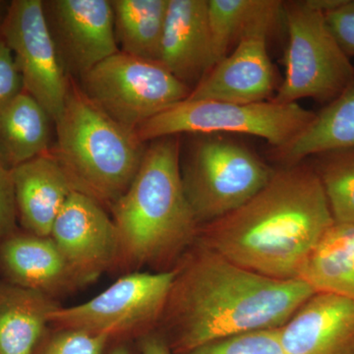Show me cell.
I'll list each match as a JSON object with an SVG mask.
<instances>
[{
    "instance_id": "cell-1",
    "label": "cell",
    "mask_w": 354,
    "mask_h": 354,
    "mask_svg": "<svg viewBox=\"0 0 354 354\" xmlns=\"http://www.w3.org/2000/svg\"><path fill=\"white\" fill-rule=\"evenodd\" d=\"M158 334L174 354L278 329L315 291L302 279L262 276L195 242L174 268Z\"/></svg>"
},
{
    "instance_id": "cell-2",
    "label": "cell",
    "mask_w": 354,
    "mask_h": 354,
    "mask_svg": "<svg viewBox=\"0 0 354 354\" xmlns=\"http://www.w3.org/2000/svg\"><path fill=\"white\" fill-rule=\"evenodd\" d=\"M335 221L311 165L276 169L271 180L232 213L199 227L197 241L249 271L299 279Z\"/></svg>"
},
{
    "instance_id": "cell-3",
    "label": "cell",
    "mask_w": 354,
    "mask_h": 354,
    "mask_svg": "<svg viewBox=\"0 0 354 354\" xmlns=\"http://www.w3.org/2000/svg\"><path fill=\"white\" fill-rule=\"evenodd\" d=\"M178 137L149 142L132 183L111 208L118 242L113 270L171 271L197 241L200 227L184 193Z\"/></svg>"
},
{
    "instance_id": "cell-4",
    "label": "cell",
    "mask_w": 354,
    "mask_h": 354,
    "mask_svg": "<svg viewBox=\"0 0 354 354\" xmlns=\"http://www.w3.org/2000/svg\"><path fill=\"white\" fill-rule=\"evenodd\" d=\"M55 125L51 151L76 190L111 208L138 172L147 144L90 101L72 78Z\"/></svg>"
},
{
    "instance_id": "cell-5",
    "label": "cell",
    "mask_w": 354,
    "mask_h": 354,
    "mask_svg": "<svg viewBox=\"0 0 354 354\" xmlns=\"http://www.w3.org/2000/svg\"><path fill=\"white\" fill-rule=\"evenodd\" d=\"M180 152L184 193L199 227L232 213L267 185L276 169L220 134L194 135Z\"/></svg>"
},
{
    "instance_id": "cell-6",
    "label": "cell",
    "mask_w": 354,
    "mask_h": 354,
    "mask_svg": "<svg viewBox=\"0 0 354 354\" xmlns=\"http://www.w3.org/2000/svg\"><path fill=\"white\" fill-rule=\"evenodd\" d=\"M334 0L283 2L288 30L283 64L286 76L272 101L295 104L299 100L334 101L354 77V65L337 43L325 11Z\"/></svg>"
},
{
    "instance_id": "cell-7",
    "label": "cell",
    "mask_w": 354,
    "mask_h": 354,
    "mask_svg": "<svg viewBox=\"0 0 354 354\" xmlns=\"http://www.w3.org/2000/svg\"><path fill=\"white\" fill-rule=\"evenodd\" d=\"M316 113L295 104L270 101L234 104L189 100L147 120L137 129L143 143L181 134H242L266 140L274 150L291 143L309 127Z\"/></svg>"
},
{
    "instance_id": "cell-8",
    "label": "cell",
    "mask_w": 354,
    "mask_h": 354,
    "mask_svg": "<svg viewBox=\"0 0 354 354\" xmlns=\"http://www.w3.org/2000/svg\"><path fill=\"white\" fill-rule=\"evenodd\" d=\"M78 81L90 101L133 132L147 120L187 99L192 91L160 62L121 51Z\"/></svg>"
},
{
    "instance_id": "cell-9",
    "label": "cell",
    "mask_w": 354,
    "mask_h": 354,
    "mask_svg": "<svg viewBox=\"0 0 354 354\" xmlns=\"http://www.w3.org/2000/svg\"><path fill=\"white\" fill-rule=\"evenodd\" d=\"M174 270L123 274L106 290L75 306H59L51 313L55 329L84 330L109 339L148 334L162 318Z\"/></svg>"
},
{
    "instance_id": "cell-10",
    "label": "cell",
    "mask_w": 354,
    "mask_h": 354,
    "mask_svg": "<svg viewBox=\"0 0 354 354\" xmlns=\"http://www.w3.org/2000/svg\"><path fill=\"white\" fill-rule=\"evenodd\" d=\"M0 38L12 51L24 91L57 122L64 111L67 76L44 15L43 0H13L7 7Z\"/></svg>"
},
{
    "instance_id": "cell-11",
    "label": "cell",
    "mask_w": 354,
    "mask_h": 354,
    "mask_svg": "<svg viewBox=\"0 0 354 354\" xmlns=\"http://www.w3.org/2000/svg\"><path fill=\"white\" fill-rule=\"evenodd\" d=\"M44 10L69 78L78 81L120 51L111 0H48Z\"/></svg>"
},
{
    "instance_id": "cell-12",
    "label": "cell",
    "mask_w": 354,
    "mask_h": 354,
    "mask_svg": "<svg viewBox=\"0 0 354 354\" xmlns=\"http://www.w3.org/2000/svg\"><path fill=\"white\" fill-rule=\"evenodd\" d=\"M50 237L64 255L79 286L93 283L115 267L118 234L101 203L73 191L55 221Z\"/></svg>"
},
{
    "instance_id": "cell-13",
    "label": "cell",
    "mask_w": 354,
    "mask_h": 354,
    "mask_svg": "<svg viewBox=\"0 0 354 354\" xmlns=\"http://www.w3.org/2000/svg\"><path fill=\"white\" fill-rule=\"evenodd\" d=\"M274 27L261 25L248 32L227 57L214 65L187 99L234 104L270 101L277 81L267 39Z\"/></svg>"
},
{
    "instance_id": "cell-14",
    "label": "cell",
    "mask_w": 354,
    "mask_h": 354,
    "mask_svg": "<svg viewBox=\"0 0 354 354\" xmlns=\"http://www.w3.org/2000/svg\"><path fill=\"white\" fill-rule=\"evenodd\" d=\"M288 354H354V302L314 292L279 328Z\"/></svg>"
},
{
    "instance_id": "cell-15",
    "label": "cell",
    "mask_w": 354,
    "mask_h": 354,
    "mask_svg": "<svg viewBox=\"0 0 354 354\" xmlns=\"http://www.w3.org/2000/svg\"><path fill=\"white\" fill-rule=\"evenodd\" d=\"M158 62L191 88L213 68L208 0H169Z\"/></svg>"
},
{
    "instance_id": "cell-16",
    "label": "cell",
    "mask_w": 354,
    "mask_h": 354,
    "mask_svg": "<svg viewBox=\"0 0 354 354\" xmlns=\"http://www.w3.org/2000/svg\"><path fill=\"white\" fill-rule=\"evenodd\" d=\"M18 223L22 230L50 236L55 221L76 190L53 151L11 169Z\"/></svg>"
},
{
    "instance_id": "cell-17",
    "label": "cell",
    "mask_w": 354,
    "mask_h": 354,
    "mask_svg": "<svg viewBox=\"0 0 354 354\" xmlns=\"http://www.w3.org/2000/svg\"><path fill=\"white\" fill-rule=\"evenodd\" d=\"M0 272L6 283L57 299L80 288L50 236L16 230L0 242Z\"/></svg>"
},
{
    "instance_id": "cell-18",
    "label": "cell",
    "mask_w": 354,
    "mask_h": 354,
    "mask_svg": "<svg viewBox=\"0 0 354 354\" xmlns=\"http://www.w3.org/2000/svg\"><path fill=\"white\" fill-rule=\"evenodd\" d=\"M59 306L39 291L0 283V354H35Z\"/></svg>"
},
{
    "instance_id": "cell-19",
    "label": "cell",
    "mask_w": 354,
    "mask_h": 354,
    "mask_svg": "<svg viewBox=\"0 0 354 354\" xmlns=\"http://www.w3.org/2000/svg\"><path fill=\"white\" fill-rule=\"evenodd\" d=\"M348 148H354V77L339 97L316 113L304 132L274 153L281 167H291L318 153Z\"/></svg>"
},
{
    "instance_id": "cell-20",
    "label": "cell",
    "mask_w": 354,
    "mask_h": 354,
    "mask_svg": "<svg viewBox=\"0 0 354 354\" xmlns=\"http://www.w3.org/2000/svg\"><path fill=\"white\" fill-rule=\"evenodd\" d=\"M50 114L23 91L0 109V158L9 169L50 151Z\"/></svg>"
},
{
    "instance_id": "cell-21",
    "label": "cell",
    "mask_w": 354,
    "mask_h": 354,
    "mask_svg": "<svg viewBox=\"0 0 354 354\" xmlns=\"http://www.w3.org/2000/svg\"><path fill=\"white\" fill-rule=\"evenodd\" d=\"M299 279L315 292L341 295L354 302V223H334L309 256Z\"/></svg>"
},
{
    "instance_id": "cell-22",
    "label": "cell",
    "mask_w": 354,
    "mask_h": 354,
    "mask_svg": "<svg viewBox=\"0 0 354 354\" xmlns=\"http://www.w3.org/2000/svg\"><path fill=\"white\" fill-rule=\"evenodd\" d=\"M283 7L279 0H208L214 65L256 28L276 26L283 17Z\"/></svg>"
},
{
    "instance_id": "cell-23",
    "label": "cell",
    "mask_w": 354,
    "mask_h": 354,
    "mask_svg": "<svg viewBox=\"0 0 354 354\" xmlns=\"http://www.w3.org/2000/svg\"><path fill=\"white\" fill-rule=\"evenodd\" d=\"M118 50L158 62L169 0H111Z\"/></svg>"
},
{
    "instance_id": "cell-24",
    "label": "cell",
    "mask_w": 354,
    "mask_h": 354,
    "mask_svg": "<svg viewBox=\"0 0 354 354\" xmlns=\"http://www.w3.org/2000/svg\"><path fill=\"white\" fill-rule=\"evenodd\" d=\"M335 223H354V148L311 157Z\"/></svg>"
},
{
    "instance_id": "cell-25",
    "label": "cell",
    "mask_w": 354,
    "mask_h": 354,
    "mask_svg": "<svg viewBox=\"0 0 354 354\" xmlns=\"http://www.w3.org/2000/svg\"><path fill=\"white\" fill-rule=\"evenodd\" d=\"M184 354H288L278 329L255 330L206 344Z\"/></svg>"
},
{
    "instance_id": "cell-26",
    "label": "cell",
    "mask_w": 354,
    "mask_h": 354,
    "mask_svg": "<svg viewBox=\"0 0 354 354\" xmlns=\"http://www.w3.org/2000/svg\"><path fill=\"white\" fill-rule=\"evenodd\" d=\"M109 342L106 335L55 328L44 334L35 354H104Z\"/></svg>"
},
{
    "instance_id": "cell-27",
    "label": "cell",
    "mask_w": 354,
    "mask_h": 354,
    "mask_svg": "<svg viewBox=\"0 0 354 354\" xmlns=\"http://www.w3.org/2000/svg\"><path fill=\"white\" fill-rule=\"evenodd\" d=\"M325 15L342 50L349 58L354 57V0H337Z\"/></svg>"
},
{
    "instance_id": "cell-28",
    "label": "cell",
    "mask_w": 354,
    "mask_h": 354,
    "mask_svg": "<svg viewBox=\"0 0 354 354\" xmlns=\"http://www.w3.org/2000/svg\"><path fill=\"white\" fill-rule=\"evenodd\" d=\"M17 223L12 171L0 158V242L18 230Z\"/></svg>"
},
{
    "instance_id": "cell-29",
    "label": "cell",
    "mask_w": 354,
    "mask_h": 354,
    "mask_svg": "<svg viewBox=\"0 0 354 354\" xmlns=\"http://www.w3.org/2000/svg\"><path fill=\"white\" fill-rule=\"evenodd\" d=\"M24 91L12 51L0 38V109Z\"/></svg>"
},
{
    "instance_id": "cell-30",
    "label": "cell",
    "mask_w": 354,
    "mask_h": 354,
    "mask_svg": "<svg viewBox=\"0 0 354 354\" xmlns=\"http://www.w3.org/2000/svg\"><path fill=\"white\" fill-rule=\"evenodd\" d=\"M139 344L141 354H174L157 330L140 337Z\"/></svg>"
},
{
    "instance_id": "cell-31",
    "label": "cell",
    "mask_w": 354,
    "mask_h": 354,
    "mask_svg": "<svg viewBox=\"0 0 354 354\" xmlns=\"http://www.w3.org/2000/svg\"><path fill=\"white\" fill-rule=\"evenodd\" d=\"M109 354H130V351L125 346H115Z\"/></svg>"
},
{
    "instance_id": "cell-32",
    "label": "cell",
    "mask_w": 354,
    "mask_h": 354,
    "mask_svg": "<svg viewBox=\"0 0 354 354\" xmlns=\"http://www.w3.org/2000/svg\"><path fill=\"white\" fill-rule=\"evenodd\" d=\"M4 2L0 1V26L2 24V21H3V18L2 17V11H3Z\"/></svg>"
}]
</instances>
